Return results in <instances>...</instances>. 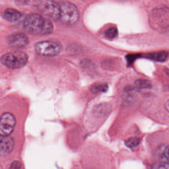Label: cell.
Returning <instances> with one entry per match:
<instances>
[{
	"mask_svg": "<svg viewBox=\"0 0 169 169\" xmlns=\"http://www.w3.org/2000/svg\"><path fill=\"white\" fill-rule=\"evenodd\" d=\"M164 153H165V156L167 159L169 160V145L167 146L165 149Z\"/></svg>",
	"mask_w": 169,
	"mask_h": 169,
	"instance_id": "16",
	"label": "cell"
},
{
	"mask_svg": "<svg viewBox=\"0 0 169 169\" xmlns=\"http://www.w3.org/2000/svg\"><path fill=\"white\" fill-rule=\"evenodd\" d=\"M8 42L12 47L22 48L28 44L29 38L24 33H14L8 38Z\"/></svg>",
	"mask_w": 169,
	"mask_h": 169,
	"instance_id": "7",
	"label": "cell"
},
{
	"mask_svg": "<svg viewBox=\"0 0 169 169\" xmlns=\"http://www.w3.org/2000/svg\"><path fill=\"white\" fill-rule=\"evenodd\" d=\"M35 51L38 54L44 56H55L60 53L62 46L58 42L44 41L38 42L35 45Z\"/></svg>",
	"mask_w": 169,
	"mask_h": 169,
	"instance_id": "5",
	"label": "cell"
},
{
	"mask_svg": "<svg viewBox=\"0 0 169 169\" xmlns=\"http://www.w3.org/2000/svg\"><path fill=\"white\" fill-rule=\"evenodd\" d=\"M14 147V139L10 136H2L0 138V150L3 154H9L13 151Z\"/></svg>",
	"mask_w": 169,
	"mask_h": 169,
	"instance_id": "8",
	"label": "cell"
},
{
	"mask_svg": "<svg viewBox=\"0 0 169 169\" xmlns=\"http://www.w3.org/2000/svg\"><path fill=\"white\" fill-rule=\"evenodd\" d=\"M60 6V21L67 25H72L79 18V11L77 6L70 2L62 1L59 3Z\"/></svg>",
	"mask_w": 169,
	"mask_h": 169,
	"instance_id": "2",
	"label": "cell"
},
{
	"mask_svg": "<svg viewBox=\"0 0 169 169\" xmlns=\"http://www.w3.org/2000/svg\"><path fill=\"white\" fill-rule=\"evenodd\" d=\"M24 28L25 30L30 34L43 35L52 33L53 26L49 19L40 14H32L26 17Z\"/></svg>",
	"mask_w": 169,
	"mask_h": 169,
	"instance_id": "1",
	"label": "cell"
},
{
	"mask_svg": "<svg viewBox=\"0 0 169 169\" xmlns=\"http://www.w3.org/2000/svg\"><path fill=\"white\" fill-rule=\"evenodd\" d=\"M28 61V56L22 51L8 53L1 58V62L10 69H19L23 67Z\"/></svg>",
	"mask_w": 169,
	"mask_h": 169,
	"instance_id": "4",
	"label": "cell"
},
{
	"mask_svg": "<svg viewBox=\"0 0 169 169\" xmlns=\"http://www.w3.org/2000/svg\"><path fill=\"white\" fill-rule=\"evenodd\" d=\"M136 86L141 88H148L150 87L151 83L149 81L147 80H137L136 82Z\"/></svg>",
	"mask_w": 169,
	"mask_h": 169,
	"instance_id": "12",
	"label": "cell"
},
{
	"mask_svg": "<svg viewBox=\"0 0 169 169\" xmlns=\"http://www.w3.org/2000/svg\"><path fill=\"white\" fill-rule=\"evenodd\" d=\"M3 16L6 21L15 22L21 18L22 14L18 10L15 9L9 8L4 11Z\"/></svg>",
	"mask_w": 169,
	"mask_h": 169,
	"instance_id": "9",
	"label": "cell"
},
{
	"mask_svg": "<svg viewBox=\"0 0 169 169\" xmlns=\"http://www.w3.org/2000/svg\"><path fill=\"white\" fill-rule=\"evenodd\" d=\"M107 89V86L106 84H98L95 85L92 87V91L94 93H98L100 92H104Z\"/></svg>",
	"mask_w": 169,
	"mask_h": 169,
	"instance_id": "11",
	"label": "cell"
},
{
	"mask_svg": "<svg viewBox=\"0 0 169 169\" xmlns=\"http://www.w3.org/2000/svg\"><path fill=\"white\" fill-rule=\"evenodd\" d=\"M152 169H169V164L165 162H159L155 164Z\"/></svg>",
	"mask_w": 169,
	"mask_h": 169,
	"instance_id": "14",
	"label": "cell"
},
{
	"mask_svg": "<svg viewBox=\"0 0 169 169\" xmlns=\"http://www.w3.org/2000/svg\"><path fill=\"white\" fill-rule=\"evenodd\" d=\"M140 143V139L135 137L129 138L125 141L126 145L130 148L135 147V146L139 145Z\"/></svg>",
	"mask_w": 169,
	"mask_h": 169,
	"instance_id": "10",
	"label": "cell"
},
{
	"mask_svg": "<svg viewBox=\"0 0 169 169\" xmlns=\"http://www.w3.org/2000/svg\"><path fill=\"white\" fill-rule=\"evenodd\" d=\"M22 165L21 163L18 161H14L10 165V169H21Z\"/></svg>",
	"mask_w": 169,
	"mask_h": 169,
	"instance_id": "15",
	"label": "cell"
},
{
	"mask_svg": "<svg viewBox=\"0 0 169 169\" xmlns=\"http://www.w3.org/2000/svg\"><path fill=\"white\" fill-rule=\"evenodd\" d=\"M15 123V117L12 114L6 112L2 115L0 121L1 136H10L14 130Z\"/></svg>",
	"mask_w": 169,
	"mask_h": 169,
	"instance_id": "6",
	"label": "cell"
},
{
	"mask_svg": "<svg viewBox=\"0 0 169 169\" xmlns=\"http://www.w3.org/2000/svg\"><path fill=\"white\" fill-rule=\"evenodd\" d=\"M118 34L117 29L116 28H111L108 29L105 32L106 37L109 38H114L116 37Z\"/></svg>",
	"mask_w": 169,
	"mask_h": 169,
	"instance_id": "13",
	"label": "cell"
},
{
	"mask_svg": "<svg viewBox=\"0 0 169 169\" xmlns=\"http://www.w3.org/2000/svg\"><path fill=\"white\" fill-rule=\"evenodd\" d=\"M36 7L39 11L49 19L57 21L60 19L59 3L53 1H38L35 2Z\"/></svg>",
	"mask_w": 169,
	"mask_h": 169,
	"instance_id": "3",
	"label": "cell"
},
{
	"mask_svg": "<svg viewBox=\"0 0 169 169\" xmlns=\"http://www.w3.org/2000/svg\"><path fill=\"white\" fill-rule=\"evenodd\" d=\"M165 108L167 111L169 112V99L166 103Z\"/></svg>",
	"mask_w": 169,
	"mask_h": 169,
	"instance_id": "17",
	"label": "cell"
}]
</instances>
